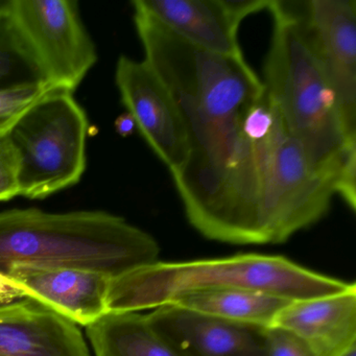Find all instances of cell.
<instances>
[{"label":"cell","instance_id":"6da1fadb","mask_svg":"<svg viewBox=\"0 0 356 356\" xmlns=\"http://www.w3.org/2000/svg\"><path fill=\"white\" fill-rule=\"evenodd\" d=\"M134 24L143 61L172 95L188 135V159L172 180H206L228 162L243 113L264 92V83L245 58L200 49L135 8Z\"/></svg>","mask_w":356,"mask_h":356},{"label":"cell","instance_id":"7a4b0ae2","mask_svg":"<svg viewBox=\"0 0 356 356\" xmlns=\"http://www.w3.org/2000/svg\"><path fill=\"white\" fill-rule=\"evenodd\" d=\"M268 11L274 26L264 62V89L286 134L335 191L343 170L356 162V143L346 136L334 95L310 42L304 10L272 0Z\"/></svg>","mask_w":356,"mask_h":356},{"label":"cell","instance_id":"3957f363","mask_svg":"<svg viewBox=\"0 0 356 356\" xmlns=\"http://www.w3.org/2000/svg\"><path fill=\"white\" fill-rule=\"evenodd\" d=\"M149 233L106 211L0 212V274L15 266L97 270L112 278L158 261Z\"/></svg>","mask_w":356,"mask_h":356},{"label":"cell","instance_id":"277c9868","mask_svg":"<svg viewBox=\"0 0 356 356\" xmlns=\"http://www.w3.org/2000/svg\"><path fill=\"white\" fill-rule=\"evenodd\" d=\"M356 287L318 274L283 256L238 254L191 261H156L110 282L108 312H139L160 307L189 291L243 289L291 301L345 293Z\"/></svg>","mask_w":356,"mask_h":356},{"label":"cell","instance_id":"5b68a950","mask_svg":"<svg viewBox=\"0 0 356 356\" xmlns=\"http://www.w3.org/2000/svg\"><path fill=\"white\" fill-rule=\"evenodd\" d=\"M286 136L280 114L264 89L245 109L226 165L179 195L197 232L220 243L266 245L264 191L275 154Z\"/></svg>","mask_w":356,"mask_h":356},{"label":"cell","instance_id":"8992f818","mask_svg":"<svg viewBox=\"0 0 356 356\" xmlns=\"http://www.w3.org/2000/svg\"><path fill=\"white\" fill-rule=\"evenodd\" d=\"M89 122L74 93L53 89L10 132L20 156L19 195L45 199L78 184L86 170Z\"/></svg>","mask_w":356,"mask_h":356},{"label":"cell","instance_id":"52a82bcc","mask_svg":"<svg viewBox=\"0 0 356 356\" xmlns=\"http://www.w3.org/2000/svg\"><path fill=\"white\" fill-rule=\"evenodd\" d=\"M18 34L54 89L74 93L97 62V51L74 0H10Z\"/></svg>","mask_w":356,"mask_h":356},{"label":"cell","instance_id":"ba28073f","mask_svg":"<svg viewBox=\"0 0 356 356\" xmlns=\"http://www.w3.org/2000/svg\"><path fill=\"white\" fill-rule=\"evenodd\" d=\"M335 195L332 182L308 161L287 135L279 145L264 197L266 245H278L322 220Z\"/></svg>","mask_w":356,"mask_h":356},{"label":"cell","instance_id":"9c48e42d","mask_svg":"<svg viewBox=\"0 0 356 356\" xmlns=\"http://www.w3.org/2000/svg\"><path fill=\"white\" fill-rule=\"evenodd\" d=\"M115 82L127 112L152 151L170 175L179 172L191 153L188 135L172 95L145 61L122 56Z\"/></svg>","mask_w":356,"mask_h":356},{"label":"cell","instance_id":"30bf717a","mask_svg":"<svg viewBox=\"0 0 356 356\" xmlns=\"http://www.w3.org/2000/svg\"><path fill=\"white\" fill-rule=\"evenodd\" d=\"M304 7L310 42L334 95L346 136L356 143V1L309 0Z\"/></svg>","mask_w":356,"mask_h":356},{"label":"cell","instance_id":"8fae6325","mask_svg":"<svg viewBox=\"0 0 356 356\" xmlns=\"http://www.w3.org/2000/svg\"><path fill=\"white\" fill-rule=\"evenodd\" d=\"M180 356H266V328L165 304L145 314Z\"/></svg>","mask_w":356,"mask_h":356},{"label":"cell","instance_id":"7c38bea8","mask_svg":"<svg viewBox=\"0 0 356 356\" xmlns=\"http://www.w3.org/2000/svg\"><path fill=\"white\" fill-rule=\"evenodd\" d=\"M0 356H90L72 321L31 299L0 304Z\"/></svg>","mask_w":356,"mask_h":356},{"label":"cell","instance_id":"4fadbf2b","mask_svg":"<svg viewBox=\"0 0 356 356\" xmlns=\"http://www.w3.org/2000/svg\"><path fill=\"white\" fill-rule=\"evenodd\" d=\"M7 276L24 285L35 301L76 325L88 327L107 314L106 298L112 277L79 268L15 266Z\"/></svg>","mask_w":356,"mask_h":356},{"label":"cell","instance_id":"5bb4252c","mask_svg":"<svg viewBox=\"0 0 356 356\" xmlns=\"http://www.w3.org/2000/svg\"><path fill=\"white\" fill-rule=\"evenodd\" d=\"M132 6L200 49L243 57L237 37L239 26L222 0H134Z\"/></svg>","mask_w":356,"mask_h":356},{"label":"cell","instance_id":"9a60e30c","mask_svg":"<svg viewBox=\"0 0 356 356\" xmlns=\"http://www.w3.org/2000/svg\"><path fill=\"white\" fill-rule=\"evenodd\" d=\"M273 325L299 335L316 356H341L356 346V287L293 301L279 312Z\"/></svg>","mask_w":356,"mask_h":356},{"label":"cell","instance_id":"2e32d148","mask_svg":"<svg viewBox=\"0 0 356 356\" xmlns=\"http://www.w3.org/2000/svg\"><path fill=\"white\" fill-rule=\"evenodd\" d=\"M291 300L261 291L243 289L189 291L168 303L216 318L268 327ZM165 305V304H164Z\"/></svg>","mask_w":356,"mask_h":356},{"label":"cell","instance_id":"e0dca14e","mask_svg":"<svg viewBox=\"0 0 356 356\" xmlns=\"http://www.w3.org/2000/svg\"><path fill=\"white\" fill-rule=\"evenodd\" d=\"M86 335L95 356H180L139 312H108Z\"/></svg>","mask_w":356,"mask_h":356},{"label":"cell","instance_id":"ac0fdd59","mask_svg":"<svg viewBox=\"0 0 356 356\" xmlns=\"http://www.w3.org/2000/svg\"><path fill=\"white\" fill-rule=\"evenodd\" d=\"M35 83L47 82L16 30L10 11V0H0V89Z\"/></svg>","mask_w":356,"mask_h":356},{"label":"cell","instance_id":"d6986e66","mask_svg":"<svg viewBox=\"0 0 356 356\" xmlns=\"http://www.w3.org/2000/svg\"><path fill=\"white\" fill-rule=\"evenodd\" d=\"M53 89L47 83L0 89V137L9 135L22 115Z\"/></svg>","mask_w":356,"mask_h":356},{"label":"cell","instance_id":"ffe728a7","mask_svg":"<svg viewBox=\"0 0 356 356\" xmlns=\"http://www.w3.org/2000/svg\"><path fill=\"white\" fill-rule=\"evenodd\" d=\"M20 156L10 135L0 137V202L19 195Z\"/></svg>","mask_w":356,"mask_h":356},{"label":"cell","instance_id":"44dd1931","mask_svg":"<svg viewBox=\"0 0 356 356\" xmlns=\"http://www.w3.org/2000/svg\"><path fill=\"white\" fill-rule=\"evenodd\" d=\"M266 356H316L299 335L277 325L266 328Z\"/></svg>","mask_w":356,"mask_h":356},{"label":"cell","instance_id":"7402d4cb","mask_svg":"<svg viewBox=\"0 0 356 356\" xmlns=\"http://www.w3.org/2000/svg\"><path fill=\"white\" fill-rule=\"evenodd\" d=\"M222 3L233 20L241 26L248 16L268 10L272 0H222Z\"/></svg>","mask_w":356,"mask_h":356},{"label":"cell","instance_id":"603a6c76","mask_svg":"<svg viewBox=\"0 0 356 356\" xmlns=\"http://www.w3.org/2000/svg\"><path fill=\"white\" fill-rule=\"evenodd\" d=\"M34 300V296L28 289L10 278L7 275L0 274V304L11 303L18 300Z\"/></svg>","mask_w":356,"mask_h":356},{"label":"cell","instance_id":"cb8c5ba5","mask_svg":"<svg viewBox=\"0 0 356 356\" xmlns=\"http://www.w3.org/2000/svg\"><path fill=\"white\" fill-rule=\"evenodd\" d=\"M116 132L122 137L130 136L137 130L136 122L130 113L122 114L115 120Z\"/></svg>","mask_w":356,"mask_h":356},{"label":"cell","instance_id":"d4e9b609","mask_svg":"<svg viewBox=\"0 0 356 356\" xmlns=\"http://www.w3.org/2000/svg\"><path fill=\"white\" fill-rule=\"evenodd\" d=\"M341 356H356V346H354L351 349L348 350L345 353L341 354Z\"/></svg>","mask_w":356,"mask_h":356}]
</instances>
